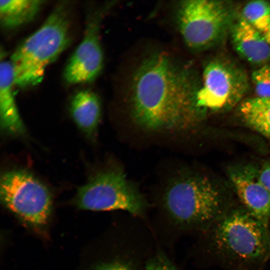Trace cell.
Here are the masks:
<instances>
[{"label": "cell", "instance_id": "cell-5", "mask_svg": "<svg viewBox=\"0 0 270 270\" xmlns=\"http://www.w3.org/2000/svg\"><path fill=\"white\" fill-rule=\"evenodd\" d=\"M235 16L234 8L228 2L191 0L180 4L178 20L185 42L200 50L220 42L230 32Z\"/></svg>", "mask_w": 270, "mask_h": 270}, {"label": "cell", "instance_id": "cell-11", "mask_svg": "<svg viewBox=\"0 0 270 270\" xmlns=\"http://www.w3.org/2000/svg\"><path fill=\"white\" fill-rule=\"evenodd\" d=\"M230 33L234 48L244 60L262 66L270 61V45L262 33L241 16L236 20Z\"/></svg>", "mask_w": 270, "mask_h": 270}, {"label": "cell", "instance_id": "cell-12", "mask_svg": "<svg viewBox=\"0 0 270 270\" xmlns=\"http://www.w3.org/2000/svg\"><path fill=\"white\" fill-rule=\"evenodd\" d=\"M13 68L10 61L0 64V120L1 129L12 136H23L26 128L20 118L14 92Z\"/></svg>", "mask_w": 270, "mask_h": 270}, {"label": "cell", "instance_id": "cell-2", "mask_svg": "<svg viewBox=\"0 0 270 270\" xmlns=\"http://www.w3.org/2000/svg\"><path fill=\"white\" fill-rule=\"evenodd\" d=\"M70 28L68 4H58L43 24L12 54L10 62L15 86L26 88L42 82L46 68L70 44Z\"/></svg>", "mask_w": 270, "mask_h": 270}, {"label": "cell", "instance_id": "cell-1", "mask_svg": "<svg viewBox=\"0 0 270 270\" xmlns=\"http://www.w3.org/2000/svg\"><path fill=\"white\" fill-rule=\"evenodd\" d=\"M192 72L164 54L146 60L132 83V108L137 124L150 130H187L204 112L197 106Z\"/></svg>", "mask_w": 270, "mask_h": 270}, {"label": "cell", "instance_id": "cell-3", "mask_svg": "<svg viewBox=\"0 0 270 270\" xmlns=\"http://www.w3.org/2000/svg\"><path fill=\"white\" fill-rule=\"evenodd\" d=\"M164 204L172 222L184 228H208L228 210L221 190L200 176L174 182L166 192Z\"/></svg>", "mask_w": 270, "mask_h": 270}, {"label": "cell", "instance_id": "cell-18", "mask_svg": "<svg viewBox=\"0 0 270 270\" xmlns=\"http://www.w3.org/2000/svg\"><path fill=\"white\" fill-rule=\"evenodd\" d=\"M145 270H180L164 254L158 253L149 259L145 265Z\"/></svg>", "mask_w": 270, "mask_h": 270}, {"label": "cell", "instance_id": "cell-9", "mask_svg": "<svg viewBox=\"0 0 270 270\" xmlns=\"http://www.w3.org/2000/svg\"><path fill=\"white\" fill-rule=\"evenodd\" d=\"M102 12L97 10L89 15L84 38L64 70V79L69 84L92 82L102 70L104 58L100 30Z\"/></svg>", "mask_w": 270, "mask_h": 270}, {"label": "cell", "instance_id": "cell-4", "mask_svg": "<svg viewBox=\"0 0 270 270\" xmlns=\"http://www.w3.org/2000/svg\"><path fill=\"white\" fill-rule=\"evenodd\" d=\"M209 228L212 250L224 260L257 264L270 256L268 228L246 209L228 210Z\"/></svg>", "mask_w": 270, "mask_h": 270}, {"label": "cell", "instance_id": "cell-21", "mask_svg": "<svg viewBox=\"0 0 270 270\" xmlns=\"http://www.w3.org/2000/svg\"><path fill=\"white\" fill-rule=\"evenodd\" d=\"M264 37L265 38L267 42L270 45V26L269 28L263 34Z\"/></svg>", "mask_w": 270, "mask_h": 270}, {"label": "cell", "instance_id": "cell-19", "mask_svg": "<svg viewBox=\"0 0 270 270\" xmlns=\"http://www.w3.org/2000/svg\"><path fill=\"white\" fill-rule=\"evenodd\" d=\"M94 270H136L134 266L123 258H116L103 262L98 266Z\"/></svg>", "mask_w": 270, "mask_h": 270}, {"label": "cell", "instance_id": "cell-20", "mask_svg": "<svg viewBox=\"0 0 270 270\" xmlns=\"http://www.w3.org/2000/svg\"><path fill=\"white\" fill-rule=\"evenodd\" d=\"M260 180L270 193V160L265 162L260 168Z\"/></svg>", "mask_w": 270, "mask_h": 270}, {"label": "cell", "instance_id": "cell-17", "mask_svg": "<svg viewBox=\"0 0 270 270\" xmlns=\"http://www.w3.org/2000/svg\"><path fill=\"white\" fill-rule=\"evenodd\" d=\"M251 79L256 96L270 97V65L264 64L254 70Z\"/></svg>", "mask_w": 270, "mask_h": 270}, {"label": "cell", "instance_id": "cell-16", "mask_svg": "<svg viewBox=\"0 0 270 270\" xmlns=\"http://www.w3.org/2000/svg\"><path fill=\"white\" fill-rule=\"evenodd\" d=\"M241 17L263 34L270 26V4L261 0L250 2L242 8Z\"/></svg>", "mask_w": 270, "mask_h": 270}, {"label": "cell", "instance_id": "cell-14", "mask_svg": "<svg viewBox=\"0 0 270 270\" xmlns=\"http://www.w3.org/2000/svg\"><path fill=\"white\" fill-rule=\"evenodd\" d=\"M44 1L39 0H0V21L6 29H13L33 20Z\"/></svg>", "mask_w": 270, "mask_h": 270}, {"label": "cell", "instance_id": "cell-13", "mask_svg": "<svg viewBox=\"0 0 270 270\" xmlns=\"http://www.w3.org/2000/svg\"><path fill=\"white\" fill-rule=\"evenodd\" d=\"M70 112L78 127L88 138H94L101 116V104L98 97L89 90H82L72 98Z\"/></svg>", "mask_w": 270, "mask_h": 270}, {"label": "cell", "instance_id": "cell-22", "mask_svg": "<svg viewBox=\"0 0 270 270\" xmlns=\"http://www.w3.org/2000/svg\"></svg>", "mask_w": 270, "mask_h": 270}, {"label": "cell", "instance_id": "cell-7", "mask_svg": "<svg viewBox=\"0 0 270 270\" xmlns=\"http://www.w3.org/2000/svg\"><path fill=\"white\" fill-rule=\"evenodd\" d=\"M0 197L4 205L26 223L36 227L48 223L52 198L47 186L28 170L14 169L0 178Z\"/></svg>", "mask_w": 270, "mask_h": 270}, {"label": "cell", "instance_id": "cell-10", "mask_svg": "<svg viewBox=\"0 0 270 270\" xmlns=\"http://www.w3.org/2000/svg\"><path fill=\"white\" fill-rule=\"evenodd\" d=\"M230 180L246 209L268 228L270 219V193L262 182L260 168L252 164L232 166Z\"/></svg>", "mask_w": 270, "mask_h": 270}, {"label": "cell", "instance_id": "cell-8", "mask_svg": "<svg viewBox=\"0 0 270 270\" xmlns=\"http://www.w3.org/2000/svg\"><path fill=\"white\" fill-rule=\"evenodd\" d=\"M248 88V78L243 69L227 60H212L203 72L197 106L204 112L228 110L240 102Z\"/></svg>", "mask_w": 270, "mask_h": 270}, {"label": "cell", "instance_id": "cell-15", "mask_svg": "<svg viewBox=\"0 0 270 270\" xmlns=\"http://www.w3.org/2000/svg\"><path fill=\"white\" fill-rule=\"evenodd\" d=\"M239 112L248 126L270 138V97L256 96L244 100L240 104Z\"/></svg>", "mask_w": 270, "mask_h": 270}, {"label": "cell", "instance_id": "cell-6", "mask_svg": "<svg viewBox=\"0 0 270 270\" xmlns=\"http://www.w3.org/2000/svg\"><path fill=\"white\" fill-rule=\"evenodd\" d=\"M80 208L92 211L122 210L141 216L147 204L138 190L120 170H110L92 176L80 187L74 198Z\"/></svg>", "mask_w": 270, "mask_h": 270}]
</instances>
